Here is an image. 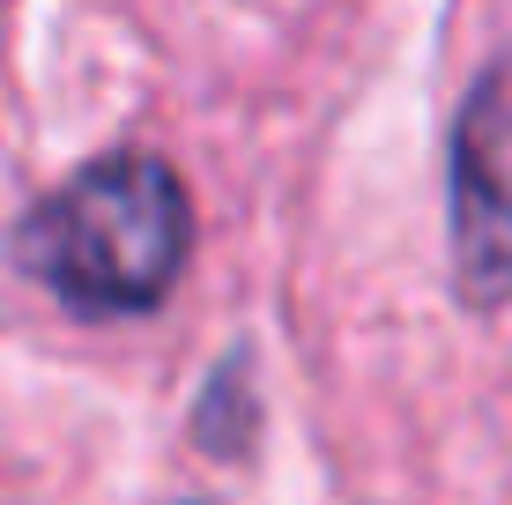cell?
I'll return each instance as SVG.
<instances>
[{
  "instance_id": "obj_2",
  "label": "cell",
  "mask_w": 512,
  "mask_h": 505,
  "mask_svg": "<svg viewBox=\"0 0 512 505\" xmlns=\"http://www.w3.org/2000/svg\"><path fill=\"white\" fill-rule=\"evenodd\" d=\"M453 298L468 312L512 305V60L475 75L446 156Z\"/></svg>"
},
{
  "instance_id": "obj_1",
  "label": "cell",
  "mask_w": 512,
  "mask_h": 505,
  "mask_svg": "<svg viewBox=\"0 0 512 505\" xmlns=\"http://www.w3.org/2000/svg\"><path fill=\"white\" fill-rule=\"evenodd\" d=\"M193 253V194L156 149L90 156L75 179L38 194L8 231L15 275L52 290L75 320L156 312Z\"/></svg>"
},
{
  "instance_id": "obj_3",
  "label": "cell",
  "mask_w": 512,
  "mask_h": 505,
  "mask_svg": "<svg viewBox=\"0 0 512 505\" xmlns=\"http://www.w3.org/2000/svg\"><path fill=\"white\" fill-rule=\"evenodd\" d=\"M186 424H193V446H201V454H216V461H238L245 446H253L260 409H253V350H245V342L201 379Z\"/></svg>"
}]
</instances>
